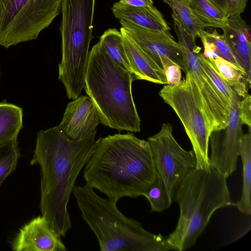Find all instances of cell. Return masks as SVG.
Returning <instances> with one entry per match:
<instances>
[{
	"label": "cell",
	"instance_id": "6da1fadb",
	"mask_svg": "<svg viewBox=\"0 0 251 251\" xmlns=\"http://www.w3.org/2000/svg\"><path fill=\"white\" fill-rule=\"evenodd\" d=\"M97 130L78 140L68 137L58 126L38 132L31 165L41 170L42 216L61 236L72 227L67 205L75 183L100 138Z\"/></svg>",
	"mask_w": 251,
	"mask_h": 251
},
{
	"label": "cell",
	"instance_id": "7a4b0ae2",
	"mask_svg": "<svg viewBox=\"0 0 251 251\" xmlns=\"http://www.w3.org/2000/svg\"><path fill=\"white\" fill-rule=\"evenodd\" d=\"M156 175L148 141L128 133L100 138L83 176L86 185L117 202L124 197L143 196Z\"/></svg>",
	"mask_w": 251,
	"mask_h": 251
},
{
	"label": "cell",
	"instance_id": "3957f363",
	"mask_svg": "<svg viewBox=\"0 0 251 251\" xmlns=\"http://www.w3.org/2000/svg\"><path fill=\"white\" fill-rule=\"evenodd\" d=\"M132 73L114 62L99 41L89 51L83 89L98 111L102 125L138 132L141 120L131 90Z\"/></svg>",
	"mask_w": 251,
	"mask_h": 251
},
{
	"label": "cell",
	"instance_id": "277c9868",
	"mask_svg": "<svg viewBox=\"0 0 251 251\" xmlns=\"http://www.w3.org/2000/svg\"><path fill=\"white\" fill-rule=\"evenodd\" d=\"M73 193L82 219L96 236L101 251H169L167 238L146 230L124 215L117 202L98 196L85 184L74 186Z\"/></svg>",
	"mask_w": 251,
	"mask_h": 251
},
{
	"label": "cell",
	"instance_id": "5b68a950",
	"mask_svg": "<svg viewBox=\"0 0 251 251\" xmlns=\"http://www.w3.org/2000/svg\"><path fill=\"white\" fill-rule=\"evenodd\" d=\"M226 179L210 166L208 169H193L180 182L174 196L179 216L175 229L167 238L175 251L194 245L217 209L234 206Z\"/></svg>",
	"mask_w": 251,
	"mask_h": 251
},
{
	"label": "cell",
	"instance_id": "8992f818",
	"mask_svg": "<svg viewBox=\"0 0 251 251\" xmlns=\"http://www.w3.org/2000/svg\"><path fill=\"white\" fill-rule=\"evenodd\" d=\"M95 0H62V59L59 80L69 99L75 100L84 88L89 46L93 39Z\"/></svg>",
	"mask_w": 251,
	"mask_h": 251
},
{
	"label": "cell",
	"instance_id": "52a82bcc",
	"mask_svg": "<svg viewBox=\"0 0 251 251\" xmlns=\"http://www.w3.org/2000/svg\"><path fill=\"white\" fill-rule=\"evenodd\" d=\"M176 86L164 85L159 96L170 105L182 123L192 145L196 168L208 169L209 136L212 132L205 114L201 95L191 74Z\"/></svg>",
	"mask_w": 251,
	"mask_h": 251
},
{
	"label": "cell",
	"instance_id": "ba28073f",
	"mask_svg": "<svg viewBox=\"0 0 251 251\" xmlns=\"http://www.w3.org/2000/svg\"><path fill=\"white\" fill-rule=\"evenodd\" d=\"M62 0H0V46L36 39L61 10Z\"/></svg>",
	"mask_w": 251,
	"mask_h": 251
},
{
	"label": "cell",
	"instance_id": "9c48e42d",
	"mask_svg": "<svg viewBox=\"0 0 251 251\" xmlns=\"http://www.w3.org/2000/svg\"><path fill=\"white\" fill-rule=\"evenodd\" d=\"M172 16L177 42L181 48L184 63V72L191 74L198 87L212 131L224 128L228 124L230 104L202 67L198 57L201 48L183 29L177 19Z\"/></svg>",
	"mask_w": 251,
	"mask_h": 251
},
{
	"label": "cell",
	"instance_id": "30bf717a",
	"mask_svg": "<svg viewBox=\"0 0 251 251\" xmlns=\"http://www.w3.org/2000/svg\"><path fill=\"white\" fill-rule=\"evenodd\" d=\"M170 123H163L159 131L148 138L157 174L163 180L171 199L184 177L196 168L193 151L183 149L175 139Z\"/></svg>",
	"mask_w": 251,
	"mask_h": 251
},
{
	"label": "cell",
	"instance_id": "8fae6325",
	"mask_svg": "<svg viewBox=\"0 0 251 251\" xmlns=\"http://www.w3.org/2000/svg\"><path fill=\"white\" fill-rule=\"evenodd\" d=\"M239 97L230 103L227 125L224 128L212 131L209 136V165L226 178L236 169L240 143L243 134L239 116Z\"/></svg>",
	"mask_w": 251,
	"mask_h": 251
},
{
	"label": "cell",
	"instance_id": "7c38bea8",
	"mask_svg": "<svg viewBox=\"0 0 251 251\" xmlns=\"http://www.w3.org/2000/svg\"><path fill=\"white\" fill-rule=\"evenodd\" d=\"M119 22L121 27L159 65L160 59L167 57L184 72L181 48L172 36L170 30L155 31L124 20H119Z\"/></svg>",
	"mask_w": 251,
	"mask_h": 251
},
{
	"label": "cell",
	"instance_id": "4fadbf2b",
	"mask_svg": "<svg viewBox=\"0 0 251 251\" xmlns=\"http://www.w3.org/2000/svg\"><path fill=\"white\" fill-rule=\"evenodd\" d=\"M15 251H65L60 236L42 216L34 218L20 229L12 244Z\"/></svg>",
	"mask_w": 251,
	"mask_h": 251
},
{
	"label": "cell",
	"instance_id": "5bb4252c",
	"mask_svg": "<svg viewBox=\"0 0 251 251\" xmlns=\"http://www.w3.org/2000/svg\"><path fill=\"white\" fill-rule=\"evenodd\" d=\"M100 122L96 107L89 96H79L69 102L58 128L69 138L80 140L93 131Z\"/></svg>",
	"mask_w": 251,
	"mask_h": 251
},
{
	"label": "cell",
	"instance_id": "9a60e30c",
	"mask_svg": "<svg viewBox=\"0 0 251 251\" xmlns=\"http://www.w3.org/2000/svg\"><path fill=\"white\" fill-rule=\"evenodd\" d=\"M123 45L134 78L158 84L167 85L165 72L122 27L120 28Z\"/></svg>",
	"mask_w": 251,
	"mask_h": 251
},
{
	"label": "cell",
	"instance_id": "2e32d148",
	"mask_svg": "<svg viewBox=\"0 0 251 251\" xmlns=\"http://www.w3.org/2000/svg\"><path fill=\"white\" fill-rule=\"evenodd\" d=\"M250 26L240 16L227 18L222 30L227 43L251 83V40Z\"/></svg>",
	"mask_w": 251,
	"mask_h": 251
},
{
	"label": "cell",
	"instance_id": "e0dca14e",
	"mask_svg": "<svg viewBox=\"0 0 251 251\" xmlns=\"http://www.w3.org/2000/svg\"><path fill=\"white\" fill-rule=\"evenodd\" d=\"M114 17L143 28L155 31H169L170 27L162 13L154 6L133 7L119 1L111 8Z\"/></svg>",
	"mask_w": 251,
	"mask_h": 251
},
{
	"label": "cell",
	"instance_id": "ac0fdd59",
	"mask_svg": "<svg viewBox=\"0 0 251 251\" xmlns=\"http://www.w3.org/2000/svg\"><path fill=\"white\" fill-rule=\"evenodd\" d=\"M239 155L243 165V188L240 200L235 203L240 212L251 214V127L248 132L243 134L240 143Z\"/></svg>",
	"mask_w": 251,
	"mask_h": 251
},
{
	"label": "cell",
	"instance_id": "d6986e66",
	"mask_svg": "<svg viewBox=\"0 0 251 251\" xmlns=\"http://www.w3.org/2000/svg\"><path fill=\"white\" fill-rule=\"evenodd\" d=\"M23 112L15 104L0 102V144L17 139L23 126Z\"/></svg>",
	"mask_w": 251,
	"mask_h": 251
},
{
	"label": "cell",
	"instance_id": "ffe728a7",
	"mask_svg": "<svg viewBox=\"0 0 251 251\" xmlns=\"http://www.w3.org/2000/svg\"><path fill=\"white\" fill-rule=\"evenodd\" d=\"M210 60L218 73L238 96L245 98L248 94V85L250 86L245 71L219 56Z\"/></svg>",
	"mask_w": 251,
	"mask_h": 251
},
{
	"label": "cell",
	"instance_id": "44dd1931",
	"mask_svg": "<svg viewBox=\"0 0 251 251\" xmlns=\"http://www.w3.org/2000/svg\"><path fill=\"white\" fill-rule=\"evenodd\" d=\"M168 5L183 29L196 41L200 31L206 26L197 18L190 8L187 0H162Z\"/></svg>",
	"mask_w": 251,
	"mask_h": 251
},
{
	"label": "cell",
	"instance_id": "7402d4cb",
	"mask_svg": "<svg viewBox=\"0 0 251 251\" xmlns=\"http://www.w3.org/2000/svg\"><path fill=\"white\" fill-rule=\"evenodd\" d=\"M197 18L206 26L222 29L226 18L210 0H187Z\"/></svg>",
	"mask_w": 251,
	"mask_h": 251
},
{
	"label": "cell",
	"instance_id": "603a6c76",
	"mask_svg": "<svg viewBox=\"0 0 251 251\" xmlns=\"http://www.w3.org/2000/svg\"><path fill=\"white\" fill-rule=\"evenodd\" d=\"M99 42L114 62L123 69L131 72L120 31L116 28H108L101 35Z\"/></svg>",
	"mask_w": 251,
	"mask_h": 251
},
{
	"label": "cell",
	"instance_id": "cb8c5ba5",
	"mask_svg": "<svg viewBox=\"0 0 251 251\" xmlns=\"http://www.w3.org/2000/svg\"><path fill=\"white\" fill-rule=\"evenodd\" d=\"M20 156L17 139L0 144V186L16 169Z\"/></svg>",
	"mask_w": 251,
	"mask_h": 251
},
{
	"label": "cell",
	"instance_id": "d4e9b609",
	"mask_svg": "<svg viewBox=\"0 0 251 251\" xmlns=\"http://www.w3.org/2000/svg\"><path fill=\"white\" fill-rule=\"evenodd\" d=\"M143 196L149 201L153 211L162 212L168 208L173 201L163 180L157 173L155 180Z\"/></svg>",
	"mask_w": 251,
	"mask_h": 251
},
{
	"label": "cell",
	"instance_id": "484cf974",
	"mask_svg": "<svg viewBox=\"0 0 251 251\" xmlns=\"http://www.w3.org/2000/svg\"><path fill=\"white\" fill-rule=\"evenodd\" d=\"M198 57L204 70L211 79L218 90L230 104L239 96L218 73L210 60L205 58L202 53L200 52Z\"/></svg>",
	"mask_w": 251,
	"mask_h": 251
},
{
	"label": "cell",
	"instance_id": "4316f807",
	"mask_svg": "<svg viewBox=\"0 0 251 251\" xmlns=\"http://www.w3.org/2000/svg\"><path fill=\"white\" fill-rule=\"evenodd\" d=\"M201 31L206 39L215 45L218 56L243 70L223 35L219 34L216 30H214L212 32H207L204 29H201Z\"/></svg>",
	"mask_w": 251,
	"mask_h": 251
},
{
	"label": "cell",
	"instance_id": "83f0119b",
	"mask_svg": "<svg viewBox=\"0 0 251 251\" xmlns=\"http://www.w3.org/2000/svg\"><path fill=\"white\" fill-rule=\"evenodd\" d=\"M160 65L165 72L167 85L176 86L181 82V69L170 59L167 57L161 58Z\"/></svg>",
	"mask_w": 251,
	"mask_h": 251
},
{
	"label": "cell",
	"instance_id": "f1b7e54d",
	"mask_svg": "<svg viewBox=\"0 0 251 251\" xmlns=\"http://www.w3.org/2000/svg\"><path fill=\"white\" fill-rule=\"evenodd\" d=\"M239 116L242 125L251 127V96L248 93L239 101Z\"/></svg>",
	"mask_w": 251,
	"mask_h": 251
},
{
	"label": "cell",
	"instance_id": "f546056e",
	"mask_svg": "<svg viewBox=\"0 0 251 251\" xmlns=\"http://www.w3.org/2000/svg\"><path fill=\"white\" fill-rule=\"evenodd\" d=\"M247 0H227V12L226 18L240 16L246 8Z\"/></svg>",
	"mask_w": 251,
	"mask_h": 251
},
{
	"label": "cell",
	"instance_id": "4dcf8cb0",
	"mask_svg": "<svg viewBox=\"0 0 251 251\" xmlns=\"http://www.w3.org/2000/svg\"><path fill=\"white\" fill-rule=\"evenodd\" d=\"M119 2L133 7H151L153 5V0H120Z\"/></svg>",
	"mask_w": 251,
	"mask_h": 251
},
{
	"label": "cell",
	"instance_id": "1f68e13d",
	"mask_svg": "<svg viewBox=\"0 0 251 251\" xmlns=\"http://www.w3.org/2000/svg\"><path fill=\"white\" fill-rule=\"evenodd\" d=\"M226 18L227 12V0H210Z\"/></svg>",
	"mask_w": 251,
	"mask_h": 251
}]
</instances>
